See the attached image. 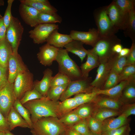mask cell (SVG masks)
I'll list each match as a JSON object with an SVG mask.
<instances>
[{"instance_id": "9", "label": "cell", "mask_w": 135, "mask_h": 135, "mask_svg": "<svg viewBox=\"0 0 135 135\" xmlns=\"http://www.w3.org/2000/svg\"><path fill=\"white\" fill-rule=\"evenodd\" d=\"M14 83L8 82L0 89V111L6 119L16 100L13 89Z\"/></svg>"}, {"instance_id": "8", "label": "cell", "mask_w": 135, "mask_h": 135, "mask_svg": "<svg viewBox=\"0 0 135 135\" xmlns=\"http://www.w3.org/2000/svg\"><path fill=\"white\" fill-rule=\"evenodd\" d=\"M24 30V27L20 20L18 18L13 16L6 28V36L12 47L13 52H18Z\"/></svg>"}, {"instance_id": "44", "label": "cell", "mask_w": 135, "mask_h": 135, "mask_svg": "<svg viewBox=\"0 0 135 135\" xmlns=\"http://www.w3.org/2000/svg\"><path fill=\"white\" fill-rule=\"evenodd\" d=\"M118 54L116 55L114 60L112 69L119 74L126 65V56L119 57Z\"/></svg>"}, {"instance_id": "3", "label": "cell", "mask_w": 135, "mask_h": 135, "mask_svg": "<svg viewBox=\"0 0 135 135\" xmlns=\"http://www.w3.org/2000/svg\"><path fill=\"white\" fill-rule=\"evenodd\" d=\"M56 61L58 64V72L66 76L71 81L83 78L80 67L70 57L65 49L59 48Z\"/></svg>"}, {"instance_id": "59", "label": "cell", "mask_w": 135, "mask_h": 135, "mask_svg": "<svg viewBox=\"0 0 135 135\" xmlns=\"http://www.w3.org/2000/svg\"><path fill=\"white\" fill-rule=\"evenodd\" d=\"M3 18V17L2 16V15L0 14V19H1Z\"/></svg>"}, {"instance_id": "45", "label": "cell", "mask_w": 135, "mask_h": 135, "mask_svg": "<svg viewBox=\"0 0 135 135\" xmlns=\"http://www.w3.org/2000/svg\"><path fill=\"white\" fill-rule=\"evenodd\" d=\"M131 130L128 123L117 129L102 133L100 135H129Z\"/></svg>"}, {"instance_id": "52", "label": "cell", "mask_w": 135, "mask_h": 135, "mask_svg": "<svg viewBox=\"0 0 135 135\" xmlns=\"http://www.w3.org/2000/svg\"><path fill=\"white\" fill-rule=\"evenodd\" d=\"M123 48L122 45L121 43L116 44L113 47L112 50L114 52L119 54Z\"/></svg>"}, {"instance_id": "27", "label": "cell", "mask_w": 135, "mask_h": 135, "mask_svg": "<svg viewBox=\"0 0 135 135\" xmlns=\"http://www.w3.org/2000/svg\"><path fill=\"white\" fill-rule=\"evenodd\" d=\"M13 52L12 47L7 40L6 37L0 40V65L8 68V59Z\"/></svg>"}, {"instance_id": "35", "label": "cell", "mask_w": 135, "mask_h": 135, "mask_svg": "<svg viewBox=\"0 0 135 135\" xmlns=\"http://www.w3.org/2000/svg\"><path fill=\"white\" fill-rule=\"evenodd\" d=\"M68 84L62 86L50 87L46 97L52 100L58 101L66 88Z\"/></svg>"}, {"instance_id": "22", "label": "cell", "mask_w": 135, "mask_h": 135, "mask_svg": "<svg viewBox=\"0 0 135 135\" xmlns=\"http://www.w3.org/2000/svg\"><path fill=\"white\" fill-rule=\"evenodd\" d=\"M6 119L9 125L10 131L17 127L30 128L26 122L16 111L13 106L10 110Z\"/></svg>"}, {"instance_id": "36", "label": "cell", "mask_w": 135, "mask_h": 135, "mask_svg": "<svg viewBox=\"0 0 135 135\" xmlns=\"http://www.w3.org/2000/svg\"><path fill=\"white\" fill-rule=\"evenodd\" d=\"M135 79V64L126 65L119 74V82Z\"/></svg>"}, {"instance_id": "26", "label": "cell", "mask_w": 135, "mask_h": 135, "mask_svg": "<svg viewBox=\"0 0 135 135\" xmlns=\"http://www.w3.org/2000/svg\"><path fill=\"white\" fill-rule=\"evenodd\" d=\"M124 34L130 38L132 42L135 43V10H130L127 14Z\"/></svg>"}, {"instance_id": "42", "label": "cell", "mask_w": 135, "mask_h": 135, "mask_svg": "<svg viewBox=\"0 0 135 135\" xmlns=\"http://www.w3.org/2000/svg\"><path fill=\"white\" fill-rule=\"evenodd\" d=\"M66 127L75 131L82 135H87L90 131L86 119H82L74 124L70 126Z\"/></svg>"}, {"instance_id": "55", "label": "cell", "mask_w": 135, "mask_h": 135, "mask_svg": "<svg viewBox=\"0 0 135 135\" xmlns=\"http://www.w3.org/2000/svg\"><path fill=\"white\" fill-rule=\"evenodd\" d=\"M10 130H8L4 132L5 135H15L10 132Z\"/></svg>"}, {"instance_id": "28", "label": "cell", "mask_w": 135, "mask_h": 135, "mask_svg": "<svg viewBox=\"0 0 135 135\" xmlns=\"http://www.w3.org/2000/svg\"><path fill=\"white\" fill-rule=\"evenodd\" d=\"M21 4L32 7L40 13H49L57 12L58 10L50 4L39 2L35 0H21Z\"/></svg>"}, {"instance_id": "60", "label": "cell", "mask_w": 135, "mask_h": 135, "mask_svg": "<svg viewBox=\"0 0 135 135\" xmlns=\"http://www.w3.org/2000/svg\"><path fill=\"white\" fill-rule=\"evenodd\" d=\"M62 135H65V132L63 134H62Z\"/></svg>"}, {"instance_id": "21", "label": "cell", "mask_w": 135, "mask_h": 135, "mask_svg": "<svg viewBox=\"0 0 135 135\" xmlns=\"http://www.w3.org/2000/svg\"><path fill=\"white\" fill-rule=\"evenodd\" d=\"M127 124V118L122 114L116 118H108L102 122V133L118 128Z\"/></svg>"}, {"instance_id": "58", "label": "cell", "mask_w": 135, "mask_h": 135, "mask_svg": "<svg viewBox=\"0 0 135 135\" xmlns=\"http://www.w3.org/2000/svg\"><path fill=\"white\" fill-rule=\"evenodd\" d=\"M0 135H5L4 132H0Z\"/></svg>"}, {"instance_id": "50", "label": "cell", "mask_w": 135, "mask_h": 135, "mask_svg": "<svg viewBox=\"0 0 135 135\" xmlns=\"http://www.w3.org/2000/svg\"><path fill=\"white\" fill-rule=\"evenodd\" d=\"M10 130V127L6 119L0 111V132Z\"/></svg>"}, {"instance_id": "31", "label": "cell", "mask_w": 135, "mask_h": 135, "mask_svg": "<svg viewBox=\"0 0 135 135\" xmlns=\"http://www.w3.org/2000/svg\"><path fill=\"white\" fill-rule=\"evenodd\" d=\"M62 17L57 12L49 13H40L38 18V24L60 23L62 21Z\"/></svg>"}, {"instance_id": "4", "label": "cell", "mask_w": 135, "mask_h": 135, "mask_svg": "<svg viewBox=\"0 0 135 135\" xmlns=\"http://www.w3.org/2000/svg\"><path fill=\"white\" fill-rule=\"evenodd\" d=\"M118 43H121V40L115 35L100 37L91 50L97 55L100 63L108 60L117 54L113 52L112 48Z\"/></svg>"}, {"instance_id": "54", "label": "cell", "mask_w": 135, "mask_h": 135, "mask_svg": "<svg viewBox=\"0 0 135 135\" xmlns=\"http://www.w3.org/2000/svg\"><path fill=\"white\" fill-rule=\"evenodd\" d=\"M130 49L128 48H123L120 52L118 54L119 57L122 56H126L128 54Z\"/></svg>"}, {"instance_id": "48", "label": "cell", "mask_w": 135, "mask_h": 135, "mask_svg": "<svg viewBox=\"0 0 135 135\" xmlns=\"http://www.w3.org/2000/svg\"><path fill=\"white\" fill-rule=\"evenodd\" d=\"M123 106L121 112V114L126 118H128L129 116L135 114V103L127 104Z\"/></svg>"}, {"instance_id": "33", "label": "cell", "mask_w": 135, "mask_h": 135, "mask_svg": "<svg viewBox=\"0 0 135 135\" xmlns=\"http://www.w3.org/2000/svg\"><path fill=\"white\" fill-rule=\"evenodd\" d=\"M58 119L65 126L69 127L74 124L82 119L78 116L74 110Z\"/></svg>"}, {"instance_id": "17", "label": "cell", "mask_w": 135, "mask_h": 135, "mask_svg": "<svg viewBox=\"0 0 135 135\" xmlns=\"http://www.w3.org/2000/svg\"><path fill=\"white\" fill-rule=\"evenodd\" d=\"M92 102L97 108H105L118 110L122 108L123 104L119 100L102 94H98Z\"/></svg>"}, {"instance_id": "14", "label": "cell", "mask_w": 135, "mask_h": 135, "mask_svg": "<svg viewBox=\"0 0 135 135\" xmlns=\"http://www.w3.org/2000/svg\"><path fill=\"white\" fill-rule=\"evenodd\" d=\"M70 35L73 40L80 41L92 47L101 37L97 29L94 28H90L88 32L72 30Z\"/></svg>"}, {"instance_id": "13", "label": "cell", "mask_w": 135, "mask_h": 135, "mask_svg": "<svg viewBox=\"0 0 135 135\" xmlns=\"http://www.w3.org/2000/svg\"><path fill=\"white\" fill-rule=\"evenodd\" d=\"M106 11L112 24L118 30L124 29L127 14H124L113 0L106 6Z\"/></svg>"}, {"instance_id": "18", "label": "cell", "mask_w": 135, "mask_h": 135, "mask_svg": "<svg viewBox=\"0 0 135 135\" xmlns=\"http://www.w3.org/2000/svg\"><path fill=\"white\" fill-rule=\"evenodd\" d=\"M43 76L40 81L36 80L34 82V88L38 91L44 97H46L50 87V82L53 72L52 70L47 68L43 72Z\"/></svg>"}, {"instance_id": "19", "label": "cell", "mask_w": 135, "mask_h": 135, "mask_svg": "<svg viewBox=\"0 0 135 135\" xmlns=\"http://www.w3.org/2000/svg\"><path fill=\"white\" fill-rule=\"evenodd\" d=\"M86 60L80 66L83 78L88 77L89 72L95 68L98 67L100 62L97 55L91 50H87Z\"/></svg>"}, {"instance_id": "11", "label": "cell", "mask_w": 135, "mask_h": 135, "mask_svg": "<svg viewBox=\"0 0 135 135\" xmlns=\"http://www.w3.org/2000/svg\"><path fill=\"white\" fill-rule=\"evenodd\" d=\"M8 82L14 83L20 73L28 70L18 52L12 53L10 56L8 63Z\"/></svg>"}, {"instance_id": "61", "label": "cell", "mask_w": 135, "mask_h": 135, "mask_svg": "<svg viewBox=\"0 0 135 135\" xmlns=\"http://www.w3.org/2000/svg\"><path fill=\"white\" fill-rule=\"evenodd\" d=\"M133 135H135V134H134Z\"/></svg>"}, {"instance_id": "24", "label": "cell", "mask_w": 135, "mask_h": 135, "mask_svg": "<svg viewBox=\"0 0 135 135\" xmlns=\"http://www.w3.org/2000/svg\"><path fill=\"white\" fill-rule=\"evenodd\" d=\"M81 42L72 40L64 46L68 52H70L78 56L82 62L87 54V50L84 47Z\"/></svg>"}, {"instance_id": "51", "label": "cell", "mask_w": 135, "mask_h": 135, "mask_svg": "<svg viewBox=\"0 0 135 135\" xmlns=\"http://www.w3.org/2000/svg\"><path fill=\"white\" fill-rule=\"evenodd\" d=\"M6 28L2 18L0 19V40L6 37Z\"/></svg>"}, {"instance_id": "1", "label": "cell", "mask_w": 135, "mask_h": 135, "mask_svg": "<svg viewBox=\"0 0 135 135\" xmlns=\"http://www.w3.org/2000/svg\"><path fill=\"white\" fill-rule=\"evenodd\" d=\"M59 102L58 101L52 100L47 97H44L29 101L23 105L29 111L33 123L44 117H52L58 118V109Z\"/></svg>"}, {"instance_id": "34", "label": "cell", "mask_w": 135, "mask_h": 135, "mask_svg": "<svg viewBox=\"0 0 135 135\" xmlns=\"http://www.w3.org/2000/svg\"><path fill=\"white\" fill-rule=\"evenodd\" d=\"M98 94L94 92L90 93H81L74 95V98L78 106L92 102Z\"/></svg>"}, {"instance_id": "37", "label": "cell", "mask_w": 135, "mask_h": 135, "mask_svg": "<svg viewBox=\"0 0 135 135\" xmlns=\"http://www.w3.org/2000/svg\"><path fill=\"white\" fill-rule=\"evenodd\" d=\"M74 110L82 119H86L91 116L94 111L92 106L88 103L79 106Z\"/></svg>"}, {"instance_id": "56", "label": "cell", "mask_w": 135, "mask_h": 135, "mask_svg": "<svg viewBox=\"0 0 135 135\" xmlns=\"http://www.w3.org/2000/svg\"><path fill=\"white\" fill-rule=\"evenodd\" d=\"M4 0H0V6H4Z\"/></svg>"}, {"instance_id": "6", "label": "cell", "mask_w": 135, "mask_h": 135, "mask_svg": "<svg viewBox=\"0 0 135 135\" xmlns=\"http://www.w3.org/2000/svg\"><path fill=\"white\" fill-rule=\"evenodd\" d=\"M92 81V77H89L71 81L68 84L59 100L62 102L73 95L81 93H90L92 92L94 88L91 84Z\"/></svg>"}, {"instance_id": "15", "label": "cell", "mask_w": 135, "mask_h": 135, "mask_svg": "<svg viewBox=\"0 0 135 135\" xmlns=\"http://www.w3.org/2000/svg\"><path fill=\"white\" fill-rule=\"evenodd\" d=\"M58 49L47 43L41 46L37 54L40 63L45 66H51L53 61L56 60Z\"/></svg>"}, {"instance_id": "47", "label": "cell", "mask_w": 135, "mask_h": 135, "mask_svg": "<svg viewBox=\"0 0 135 135\" xmlns=\"http://www.w3.org/2000/svg\"><path fill=\"white\" fill-rule=\"evenodd\" d=\"M8 68H4L0 65V89L8 82Z\"/></svg>"}, {"instance_id": "10", "label": "cell", "mask_w": 135, "mask_h": 135, "mask_svg": "<svg viewBox=\"0 0 135 135\" xmlns=\"http://www.w3.org/2000/svg\"><path fill=\"white\" fill-rule=\"evenodd\" d=\"M29 32V36L35 44H42L46 42L49 36L54 30L58 29L56 24H40Z\"/></svg>"}, {"instance_id": "30", "label": "cell", "mask_w": 135, "mask_h": 135, "mask_svg": "<svg viewBox=\"0 0 135 135\" xmlns=\"http://www.w3.org/2000/svg\"><path fill=\"white\" fill-rule=\"evenodd\" d=\"M92 117L102 122L110 117L119 116L121 114L120 110L105 108H98L94 111Z\"/></svg>"}, {"instance_id": "16", "label": "cell", "mask_w": 135, "mask_h": 135, "mask_svg": "<svg viewBox=\"0 0 135 135\" xmlns=\"http://www.w3.org/2000/svg\"><path fill=\"white\" fill-rule=\"evenodd\" d=\"M19 12L22 20L32 27L38 24V18L40 12L34 8L21 4Z\"/></svg>"}, {"instance_id": "38", "label": "cell", "mask_w": 135, "mask_h": 135, "mask_svg": "<svg viewBox=\"0 0 135 135\" xmlns=\"http://www.w3.org/2000/svg\"><path fill=\"white\" fill-rule=\"evenodd\" d=\"M119 83V74L112 69L102 90H105L110 89L115 86Z\"/></svg>"}, {"instance_id": "29", "label": "cell", "mask_w": 135, "mask_h": 135, "mask_svg": "<svg viewBox=\"0 0 135 135\" xmlns=\"http://www.w3.org/2000/svg\"><path fill=\"white\" fill-rule=\"evenodd\" d=\"M78 107L74 97L70 98L59 102L58 109V118L74 110Z\"/></svg>"}, {"instance_id": "57", "label": "cell", "mask_w": 135, "mask_h": 135, "mask_svg": "<svg viewBox=\"0 0 135 135\" xmlns=\"http://www.w3.org/2000/svg\"><path fill=\"white\" fill-rule=\"evenodd\" d=\"M87 135H98L94 134L92 133V132L90 131L89 132H88V134Z\"/></svg>"}, {"instance_id": "5", "label": "cell", "mask_w": 135, "mask_h": 135, "mask_svg": "<svg viewBox=\"0 0 135 135\" xmlns=\"http://www.w3.org/2000/svg\"><path fill=\"white\" fill-rule=\"evenodd\" d=\"M94 16L97 29L101 37L115 35L118 32L119 30L114 26L108 16L106 6L95 9Z\"/></svg>"}, {"instance_id": "46", "label": "cell", "mask_w": 135, "mask_h": 135, "mask_svg": "<svg viewBox=\"0 0 135 135\" xmlns=\"http://www.w3.org/2000/svg\"><path fill=\"white\" fill-rule=\"evenodd\" d=\"M14 0H8V5L3 19L4 23L6 28L8 27L10 24L13 16L11 12V8Z\"/></svg>"}, {"instance_id": "25", "label": "cell", "mask_w": 135, "mask_h": 135, "mask_svg": "<svg viewBox=\"0 0 135 135\" xmlns=\"http://www.w3.org/2000/svg\"><path fill=\"white\" fill-rule=\"evenodd\" d=\"M123 104L134 103L135 100V79L129 81L119 99Z\"/></svg>"}, {"instance_id": "32", "label": "cell", "mask_w": 135, "mask_h": 135, "mask_svg": "<svg viewBox=\"0 0 135 135\" xmlns=\"http://www.w3.org/2000/svg\"><path fill=\"white\" fill-rule=\"evenodd\" d=\"M13 107L26 122L30 128L31 127L33 123L31 119L30 113L28 110L21 103L20 100L18 99L15 100L14 104Z\"/></svg>"}, {"instance_id": "23", "label": "cell", "mask_w": 135, "mask_h": 135, "mask_svg": "<svg viewBox=\"0 0 135 135\" xmlns=\"http://www.w3.org/2000/svg\"><path fill=\"white\" fill-rule=\"evenodd\" d=\"M129 81L124 80L110 89L104 90L94 88L93 91L98 94H102L113 98L119 100L122 91Z\"/></svg>"}, {"instance_id": "39", "label": "cell", "mask_w": 135, "mask_h": 135, "mask_svg": "<svg viewBox=\"0 0 135 135\" xmlns=\"http://www.w3.org/2000/svg\"><path fill=\"white\" fill-rule=\"evenodd\" d=\"M86 119L90 130L94 134L100 135L102 133V122L92 116Z\"/></svg>"}, {"instance_id": "43", "label": "cell", "mask_w": 135, "mask_h": 135, "mask_svg": "<svg viewBox=\"0 0 135 135\" xmlns=\"http://www.w3.org/2000/svg\"><path fill=\"white\" fill-rule=\"evenodd\" d=\"M43 97L34 88L26 92L20 100L21 103L23 105L29 101L40 99Z\"/></svg>"}, {"instance_id": "2", "label": "cell", "mask_w": 135, "mask_h": 135, "mask_svg": "<svg viewBox=\"0 0 135 135\" xmlns=\"http://www.w3.org/2000/svg\"><path fill=\"white\" fill-rule=\"evenodd\" d=\"M66 126L57 118L44 117L33 123L30 128L32 135H62Z\"/></svg>"}, {"instance_id": "41", "label": "cell", "mask_w": 135, "mask_h": 135, "mask_svg": "<svg viewBox=\"0 0 135 135\" xmlns=\"http://www.w3.org/2000/svg\"><path fill=\"white\" fill-rule=\"evenodd\" d=\"M122 11L127 14L132 10L135 8L134 0H114Z\"/></svg>"}, {"instance_id": "20", "label": "cell", "mask_w": 135, "mask_h": 135, "mask_svg": "<svg viewBox=\"0 0 135 135\" xmlns=\"http://www.w3.org/2000/svg\"><path fill=\"white\" fill-rule=\"evenodd\" d=\"M58 29L53 31L46 40L47 43L58 48H63L64 46L73 40L70 35L60 34Z\"/></svg>"}, {"instance_id": "53", "label": "cell", "mask_w": 135, "mask_h": 135, "mask_svg": "<svg viewBox=\"0 0 135 135\" xmlns=\"http://www.w3.org/2000/svg\"><path fill=\"white\" fill-rule=\"evenodd\" d=\"M65 132V135H82L75 131L66 127Z\"/></svg>"}, {"instance_id": "12", "label": "cell", "mask_w": 135, "mask_h": 135, "mask_svg": "<svg viewBox=\"0 0 135 135\" xmlns=\"http://www.w3.org/2000/svg\"><path fill=\"white\" fill-rule=\"evenodd\" d=\"M115 55L108 60L100 63L95 78L91 84L94 88L102 89L112 69Z\"/></svg>"}, {"instance_id": "49", "label": "cell", "mask_w": 135, "mask_h": 135, "mask_svg": "<svg viewBox=\"0 0 135 135\" xmlns=\"http://www.w3.org/2000/svg\"><path fill=\"white\" fill-rule=\"evenodd\" d=\"M130 50L128 54L126 56V65L135 64V43L132 42Z\"/></svg>"}, {"instance_id": "40", "label": "cell", "mask_w": 135, "mask_h": 135, "mask_svg": "<svg viewBox=\"0 0 135 135\" xmlns=\"http://www.w3.org/2000/svg\"><path fill=\"white\" fill-rule=\"evenodd\" d=\"M71 81L69 78L65 74L58 72L52 77L50 87L63 86L68 83Z\"/></svg>"}, {"instance_id": "7", "label": "cell", "mask_w": 135, "mask_h": 135, "mask_svg": "<svg viewBox=\"0 0 135 135\" xmlns=\"http://www.w3.org/2000/svg\"><path fill=\"white\" fill-rule=\"evenodd\" d=\"M33 74L28 70L19 73L14 83V92L16 99L20 100L27 92L34 88Z\"/></svg>"}]
</instances>
